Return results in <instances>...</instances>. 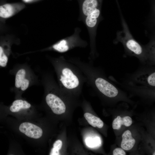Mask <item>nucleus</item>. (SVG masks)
<instances>
[{
    "label": "nucleus",
    "instance_id": "nucleus-19",
    "mask_svg": "<svg viewBox=\"0 0 155 155\" xmlns=\"http://www.w3.org/2000/svg\"><path fill=\"white\" fill-rule=\"evenodd\" d=\"M50 155H60L59 150H57L53 148L50 154Z\"/></svg>",
    "mask_w": 155,
    "mask_h": 155
},
{
    "label": "nucleus",
    "instance_id": "nucleus-8",
    "mask_svg": "<svg viewBox=\"0 0 155 155\" xmlns=\"http://www.w3.org/2000/svg\"><path fill=\"white\" fill-rule=\"evenodd\" d=\"M45 100L46 103L54 113L60 115L65 113V105L58 96L54 94L49 93L46 96Z\"/></svg>",
    "mask_w": 155,
    "mask_h": 155
},
{
    "label": "nucleus",
    "instance_id": "nucleus-6",
    "mask_svg": "<svg viewBox=\"0 0 155 155\" xmlns=\"http://www.w3.org/2000/svg\"><path fill=\"white\" fill-rule=\"evenodd\" d=\"M94 83L99 90L108 97H115L118 94V90L115 84L106 79L98 77L95 80Z\"/></svg>",
    "mask_w": 155,
    "mask_h": 155
},
{
    "label": "nucleus",
    "instance_id": "nucleus-9",
    "mask_svg": "<svg viewBox=\"0 0 155 155\" xmlns=\"http://www.w3.org/2000/svg\"><path fill=\"white\" fill-rule=\"evenodd\" d=\"M20 131L30 137L38 139L42 136L43 131L38 126L29 122H24L19 127Z\"/></svg>",
    "mask_w": 155,
    "mask_h": 155
},
{
    "label": "nucleus",
    "instance_id": "nucleus-18",
    "mask_svg": "<svg viewBox=\"0 0 155 155\" xmlns=\"http://www.w3.org/2000/svg\"><path fill=\"white\" fill-rule=\"evenodd\" d=\"M62 145V143L61 141L58 140L56 141L53 144V148L59 151L61 149Z\"/></svg>",
    "mask_w": 155,
    "mask_h": 155
},
{
    "label": "nucleus",
    "instance_id": "nucleus-5",
    "mask_svg": "<svg viewBox=\"0 0 155 155\" xmlns=\"http://www.w3.org/2000/svg\"><path fill=\"white\" fill-rule=\"evenodd\" d=\"M129 85H133L138 84V85H143L155 87V72L154 69L148 68L141 69L133 75L132 76Z\"/></svg>",
    "mask_w": 155,
    "mask_h": 155
},
{
    "label": "nucleus",
    "instance_id": "nucleus-10",
    "mask_svg": "<svg viewBox=\"0 0 155 155\" xmlns=\"http://www.w3.org/2000/svg\"><path fill=\"white\" fill-rule=\"evenodd\" d=\"M22 9V7L10 4L0 6V17L7 18L10 17Z\"/></svg>",
    "mask_w": 155,
    "mask_h": 155
},
{
    "label": "nucleus",
    "instance_id": "nucleus-3",
    "mask_svg": "<svg viewBox=\"0 0 155 155\" xmlns=\"http://www.w3.org/2000/svg\"><path fill=\"white\" fill-rule=\"evenodd\" d=\"M77 0L80 9L79 21L84 23L91 20L102 19L101 8L103 0Z\"/></svg>",
    "mask_w": 155,
    "mask_h": 155
},
{
    "label": "nucleus",
    "instance_id": "nucleus-13",
    "mask_svg": "<svg viewBox=\"0 0 155 155\" xmlns=\"http://www.w3.org/2000/svg\"><path fill=\"white\" fill-rule=\"evenodd\" d=\"M132 123V119L130 117L126 116L121 118L119 116L113 120L112 123V127L114 129H119L122 125L129 127L131 125Z\"/></svg>",
    "mask_w": 155,
    "mask_h": 155
},
{
    "label": "nucleus",
    "instance_id": "nucleus-11",
    "mask_svg": "<svg viewBox=\"0 0 155 155\" xmlns=\"http://www.w3.org/2000/svg\"><path fill=\"white\" fill-rule=\"evenodd\" d=\"M122 138L121 144L122 148L126 150L131 149L133 147L135 141L132 137L131 131L129 130L125 131L123 133Z\"/></svg>",
    "mask_w": 155,
    "mask_h": 155
},
{
    "label": "nucleus",
    "instance_id": "nucleus-15",
    "mask_svg": "<svg viewBox=\"0 0 155 155\" xmlns=\"http://www.w3.org/2000/svg\"><path fill=\"white\" fill-rule=\"evenodd\" d=\"M84 116L88 123L92 126L100 128L103 127V122L98 117L88 113H85Z\"/></svg>",
    "mask_w": 155,
    "mask_h": 155
},
{
    "label": "nucleus",
    "instance_id": "nucleus-12",
    "mask_svg": "<svg viewBox=\"0 0 155 155\" xmlns=\"http://www.w3.org/2000/svg\"><path fill=\"white\" fill-rule=\"evenodd\" d=\"M7 44H0V68L5 67L10 54L9 46Z\"/></svg>",
    "mask_w": 155,
    "mask_h": 155
},
{
    "label": "nucleus",
    "instance_id": "nucleus-2",
    "mask_svg": "<svg viewBox=\"0 0 155 155\" xmlns=\"http://www.w3.org/2000/svg\"><path fill=\"white\" fill-rule=\"evenodd\" d=\"M9 71L15 76L14 87L17 90L24 91L29 87L38 84L37 76L26 63L17 64Z\"/></svg>",
    "mask_w": 155,
    "mask_h": 155
},
{
    "label": "nucleus",
    "instance_id": "nucleus-16",
    "mask_svg": "<svg viewBox=\"0 0 155 155\" xmlns=\"http://www.w3.org/2000/svg\"><path fill=\"white\" fill-rule=\"evenodd\" d=\"M85 143L87 146L92 148H98L101 144V140L98 137H88L85 140Z\"/></svg>",
    "mask_w": 155,
    "mask_h": 155
},
{
    "label": "nucleus",
    "instance_id": "nucleus-14",
    "mask_svg": "<svg viewBox=\"0 0 155 155\" xmlns=\"http://www.w3.org/2000/svg\"><path fill=\"white\" fill-rule=\"evenodd\" d=\"M31 104L26 100L22 99H17L14 100L10 106V110L12 112H17L21 109L29 108Z\"/></svg>",
    "mask_w": 155,
    "mask_h": 155
},
{
    "label": "nucleus",
    "instance_id": "nucleus-21",
    "mask_svg": "<svg viewBox=\"0 0 155 155\" xmlns=\"http://www.w3.org/2000/svg\"><path fill=\"white\" fill-rule=\"evenodd\" d=\"M155 154V152H154V153H153V155H154Z\"/></svg>",
    "mask_w": 155,
    "mask_h": 155
},
{
    "label": "nucleus",
    "instance_id": "nucleus-20",
    "mask_svg": "<svg viewBox=\"0 0 155 155\" xmlns=\"http://www.w3.org/2000/svg\"><path fill=\"white\" fill-rule=\"evenodd\" d=\"M31 0H24V1L26 2H28L31 1Z\"/></svg>",
    "mask_w": 155,
    "mask_h": 155
},
{
    "label": "nucleus",
    "instance_id": "nucleus-4",
    "mask_svg": "<svg viewBox=\"0 0 155 155\" xmlns=\"http://www.w3.org/2000/svg\"><path fill=\"white\" fill-rule=\"evenodd\" d=\"M81 29L79 27H76L72 35L61 39L54 44L52 48L54 50L60 53L65 52L76 46L85 45V41L80 37Z\"/></svg>",
    "mask_w": 155,
    "mask_h": 155
},
{
    "label": "nucleus",
    "instance_id": "nucleus-1",
    "mask_svg": "<svg viewBox=\"0 0 155 155\" xmlns=\"http://www.w3.org/2000/svg\"><path fill=\"white\" fill-rule=\"evenodd\" d=\"M123 30L117 33L115 42H120L123 45L126 52L137 57L144 63L152 62L154 63V42H151L146 46L141 45L133 38L128 26L121 17Z\"/></svg>",
    "mask_w": 155,
    "mask_h": 155
},
{
    "label": "nucleus",
    "instance_id": "nucleus-17",
    "mask_svg": "<svg viewBox=\"0 0 155 155\" xmlns=\"http://www.w3.org/2000/svg\"><path fill=\"white\" fill-rule=\"evenodd\" d=\"M113 155H125V152L122 148H117L115 149L113 151Z\"/></svg>",
    "mask_w": 155,
    "mask_h": 155
},
{
    "label": "nucleus",
    "instance_id": "nucleus-7",
    "mask_svg": "<svg viewBox=\"0 0 155 155\" xmlns=\"http://www.w3.org/2000/svg\"><path fill=\"white\" fill-rule=\"evenodd\" d=\"M60 81L65 88L68 89L75 88L79 84L78 77L71 69L67 68L62 70Z\"/></svg>",
    "mask_w": 155,
    "mask_h": 155
}]
</instances>
